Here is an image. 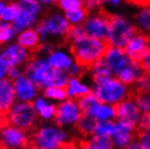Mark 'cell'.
Instances as JSON below:
<instances>
[{
    "instance_id": "obj_19",
    "label": "cell",
    "mask_w": 150,
    "mask_h": 149,
    "mask_svg": "<svg viewBox=\"0 0 150 149\" xmlns=\"http://www.w3.org/2000/svg\"><path fill=\"white\" fill-rule=\"evenodd\" d=\"M103 58L109 63V65L111 67L114 74L119 70H121L125 64L127 63L128 60H129V58L125 53L123 48L115 47V46H110V45H108V47L105 49Z\"/></svg>"
},
{
    "instance_id": "obj_43",
    "label": "cell",
    "mask_w": 150,
    "mask_h": 149,
    "mask_svg": "<svg viewBox=\"0 0 150 149\" xmlns=\"http://www.w3.org/2000/svg\"><path fill=\"white\" fill-rule=\"evenodd\" d=\"M22 74H24V71L21 67L14 65V67H9V69H8V77L12 81H14L15 78H18Z\"/></svg>"
},
{
    "instance_id": "obj_5",
    "label": "cell",
    "mask_w": 150,
    "mask_h": 149,
    "mask_svg": "<svg viewBox=\"0 0 150 149\" xmlns=\"http://www.w3.org/2000/svg\"><path fill=\"white\" fill-rule=\"evenodd\" d=\"M137 26L121 14L110 15V27L107 36V43L110 46L124 48L131 37L136 33Z\"/></svg>"
},
{
    "instance_id": "obj_45",
    "label": "cell",
    "mask_w": 150,
    "mask_h": 149,
    "mask_svg": "<svg viewBox=\"0 0 150 149\" xmlns=\"http://www.w3.org/2000/svg\"><path fill=\"white\" fill-rule=\"evenodd\" d=\"M100 6H101V4L99 0H84V8L88 12L96 11Z\"/></svg>"
},
{
    "instance_id": "obj_11",
    "label": "cell",
    "mask_w": 150,
    "mask_h": 149,
    "mask_svg": "<svg viewBox=\"0 0 150 149\" xmlns=\"http://www.w3.org/2000/svg\"><path fill=\"white\" fill-rule=\"evenodd\" d=\"M32 52L18 43H10L0 50V59L8 67H23L32 58Z\"/></svg>"
},
{
    "instance_id": "obj_49",
    "label": "cell",
    "mask_w": 150,
    "mask_h": 149,
    "mask_svg": "<svg viewBox=\"0 0 150 149\" xmlns=\"http://www.w3.org/2000/svg\"><path fill=\"white\" fill-rule=\"evenodd\" d=\"M42 6L46 7H50V6H54L57 4V0H38Z\"/></svg>"
},
{
    "instance_id": "obj_41",
    "label": "cell",
    "mask_w": 150,
    "mask_h": 149,
    "mask_svg": "<svg viewBox=\"0 0 150 149\" xmlns=\"http://www.w3.org/2000/svg\"><path fill=\"white\" fill-rule=\"evenodd\" d=\"M138 131H150V112L143 113L137 125Z\"/></svg>"
},
{
    "instance_id": "obj_21",
    "label": "cell",
    "mask_w": 150,
    "mask_h": 149,
    "mask_svg": "<svg viewBox=\"0 0 150 149\" xmlns=\"http://www.w3.org/2000/svg\"><path fill=\"white\" fill-rule=\"evenodd\" d=\"M15 40L21 46H23L24 48L30 50V52L37 51L38 47L41 44L40 36H39V34L35 27H28V28H25V30L19 32L16 34Z\"/></svg>"
},
{
    "instance_id": "obj_7",
    "label": "cell",
    "mask_w": 150,
    "mask_h": 149,
    "mask_svg": "<svg viewBox=\"0 0 150 149\" xmlns=\"http://www.w3.org/2000/svg\"><path fill=\"white\" fill-rule=\"evenodd\" d=\"M19 15L12 22L18 33L28 27H35L44 11V6L38 0H19Z\"/></svg>"
},
{
    "instance_id": "obj_37",
    "label": "cell",
    "mask_w": 150,
    "mask_h": 149,
    "mask_svg": "<svg viewBox=\"0 0 150 149\" xmlns=\"http://www.w3.org/2000/svg\"><path fill=\"white\" fill-rule=\"evenodd\" d=\"M135 101L142 113L150 112V96L148 93H140L135 95Z\"/></svg>"
},
{
    "instance_id": "obj_8",
    "label": "cell",
    "mask_w": 150,
    "mask_h": 149,
    "mask_svg": "<svg viewBox=\"0 0 150 149\" xmlns=\"http://www.w3.org/2000/svg\"><path fill=\"white\" fill-rule=\"evenodd\" d=\"M83 116L82 109L79 108L76 99L67 98L65 100L57 104L54 123L63 128L76 127Z\"/></svg>"
},
{
    "instance_id": "obj_1",
    "label": "cell",
    "mask_w": 150,
    "mask_h": 149,
    "mask_svg": "<svg viewBox=\"0 0 150 149\" xmlns=\"http://www.w3.org/2000/svg\"><path fill=\"white\" fill-rule=\"evenodd\" d=\"M91 93L99 101L114 106L132 95L129 87L115 75L93 77Z\"/></svg>"
},
{
    "instance_id": "obj_51",
    "label": "cell",
    "mask_w": 150,
    "mask_h": 149,
    "mask_svg": "<svg viewBox=\"0 0 150 149\" xmlns=\"http://www.w3.org/2000/svg\"><path fill=\"white\" fill-rule=\"evenodd\" d=\"M6 122V116H4V114H2L1 112H0V126L2 125V123H4Z\"/></svg>"
},
{
    "instance_id": "obj_3",
    "label": "cell",
    "mask_w": 150,
    "mask_h": 149,
    "mask_svg": "<svg viewBox=\"0 0 150 149\" xmlns=\"http://www.w3.org/2000/svg\"><path fill=\"white\" fill-rule=\"evenodd\" d=\"M70 143V134L65 128L54 124H47L35 131L30 144L36 149H59Z\"/></svg>"
},
{
    "instance_id": "obj_18",
    "label": "cell",
    "mask_w": 150,
    "mask_h": 149,
    "mask_svg": "<svg viewBox=\"0 0 150 149\" xmlns=\"http://www.w3.org/2000/svg\"><path fill=\"white\" fill-rule=\"evenodd\" d=\"M143 73L144 71L138 61L129 59L127 63L125 64L121 70L116 72L114 75L122 83H124L125 85H127L128 87H131V86L135 84L136 81L140 77V75L143 74Z\"/></svg>"
},
{
    "instance_id": "obj_31",
    "label": "cell",
    "mask_w": 150,
    "mask_h": 149,
    "mask_svg": "<svg viewBox=\"0 0 150 149\" xmlns=\"http://www.w3.org/2000/svg\"><path fill=\"white\" fill-rule=\"evenodd\" d=\"M64 15L68 20V22L70 23V25H83V23L88 15V11L83 7L76 9V10H73V11L65 12Z\"/></svg>"
},
{
    "instance_id": "obj_32",
    "label": "cell",
    "mask_w": 150,
    "mask_h": 149,
    "mask_svg": "<svg viewBox=\"0 0 150 149\" xmlns=\"http://www.w3.org/2000/svg\"><path fill=\"white\" fill-rule=\"evenodd\" d=\"M20 7H19V1H10L7 4V7L4 9V11L2 12V14L0 15L1 20L4 22L11 23L16 19V16L19 15Z\"/></svg>"
},
{
    "instance_id": "obj_17",
    "label": "cell",
    "mask_w": 150,
    "mask_h": 149,
    "mask_svg": "<svg viewBox=\"0 0 150 149\" xmlns=\"http://www.w3.org/2000/svg\"><path fill=\"white\" fill-rule=\"evenodd\" d=\"M15 101L16 95L13 81L9 77L0 79V112L6 116Z\"/></svg>"
},
{
    "instance_id": "obj_48",
    "label": "cell",
    "mask_w": 150,
    "mask_h": 149,
    "mask_svg": "<svg viewBox=\"0 0 150 149\" xmlns=\"http://www.w3.org/2000/svg\"><path fill=\"white\" fill-rule=\"evenodd\" d=\"M127 148H129V149H140V145H139L138 139L134 138V139H133V140L131 142V144L128 145Z\"/></svg>"
},
{
    "instance_id": "obj_46",
    "label": "cell",
    "mask_w": 150,
    "mask_h": 149,
    "mask_svg": "<svg viewBox=\"0 0 150 149\" xmlns=\"http://www.w3.org/2000/svg\"><path fill=\"white\" fill-rule=\"evenodd\" d=\"M8 69H9V67L0 59V79L8 77Z\"/></svg>"
},
{
    "instance_id": "obj_13",
    "label": "cell",
    "mask_w": 150,
    "mask_h": 149,
    "mask_svg": "<svg viewBox=\"0 0 150 149\" xmlns=\"http://www.w3.org/2000/svg\"><path fill=\"white\" fill-rule=\"evenodd\" d=\"M150 48V35L143 32H136L124 46V51L132 60L140 61L146 51Z\"/></svg>"
},
{
    "instance_id": "obj_50",
    "label": "cell",
    "mask_w": 150,
    "mask_h": 149,
    "mask_svg": "<svg viewBox=\"0 0 150 149\" xmlns=\"http://www.w3.org/2000/svg\"><path fill=\"white\" fill-rule=\"evenodd\" d=\"M7 0H0V15L2 14V12L4 11V9L7 7Z\"/></svg>"
},
{
    "instance_id": "obj_24",
    "label": "cell",
    "mask_w": 150,
    "mask_h": 149,
    "mask_svg": "<svg viewBox=\"0 0 150 149\" xmlns=\"http://www.w3.org/2000/svg\"><path fill=\"white\" fill-rule=\"evenodd\" d=\"M84 148L87 149H111L114 148L112 137L100 136L97 134H93L86 137V139L82 143Z\"/></svg>"
},
{
    "instance_id": "obj_34",
    "label": "cell",
    "mask_w": 150,
    "mask_h": 149,
    "mask_svg": "<svg viewBox=\"0 0 150 149\" xmlns=\"http://www.w3.org/2000/svg\"><path fill=\"white\" fill-rule=\"evenodd\" d=\"M87 36L86 31L83 25H71L68 31V34L65 36V39L69 43V45L74 44L76 41L81 40L82 38Z\"/></svg>"
},
{
    "instance_id": "obj_12",
    "label": "cell",
    "mask_w": 150,
    "mask_h": 149,
    "mask_svg": "<svg viewBox=\"0 0 150 149\" xmlns=\"http://www.w3.org/2000/svg\"><path fill=\"white\" fill-rule=\"evenodd\" d=\"M51 67L49 65L45 57L42 56L30 58L23 69L24 74L27 75L40 89L42 88L44 82L48 76Z\"/></svg>"
},
{
    "instance_id": "obj_30",
    "label": "cell",
    "mask_w": 150,
    "mask_h": 149,
    "mask_svg": "<svg viewBox=\"0 0 150 149\" xmlns=\"http://www.w3.org/2000/svg\"><path fill=\"white\" fill-rule=\"evenodd\" d=\"M18 32L14 30V27L11 23L2 22L0 23V46L8 45L16 38Z\"/></svg>"
},
{
    "instance_id": "obj_26",
    "label": "cell",
    "mask_w": 150,
    "mask_h": 149,
    "mask_svg": "<svg viewBox=\"0 0 150 149\" xmlns=\"http://www.w3.org/2000/svg\"><path fill=\"white\" fill-rule=\"evenodd\" d=\"M89 73L91 77H97V76H111L114 75L112 69L107 62V60L102 57L100 59H98L95 63H93L88 67Z\"/></svg>"
},
{
    "instance_id": "obj_38",
    "label": "cell",
    "mask_w": 150,
    "mask_h": 149,
    "mask_svg": "<svg viewBox=\"0 0 150 149\" xmlns=\"http://www.w3.org/2000/svg\"><path fill=\"white\" fill-rule=\"evenodd\" d=\"M96 101H98V99L96 98V96H95L93 93L87 94V95H85V96H83V97L77 99L79 106V108L82 109L83 113H86V112L88 111V109H89Z\"/></svg>"
},
{
    "instance_id": "obj_20",
    "label": "cell",
    "mask_w": 150,
    "mask_h": 149,
    "mask_svg": "<svg viewBox=\"0 0 150 149\" xmlns=\"http://www.w3.org/2000/svg\"><path fill=\"white\" fill-rule=\"evenodd\" d=\"M34 106V109L38 116V119L42 120L45 122L53 121L56 116L57 104H54L52 101L48 100L44 96H37L34 101L32 102Z\"/></svg>"
},
{
    "instance_id": "obj_2",
    "label": "cell",
    "mask_w": 150,
    "mask_h": 149,
    "mask_svg": "<svg viewBox=\"0 0 150 149\" xmlns=\"http://www.w3.org/2000/svg\"><path fill=\"white\" fill-rule=\"evenodd\" d=\"M107 47V40L98 39L88 35L82 38L81 40L70 45V49L75 61L86 69L95 63L98 59L103 57Z\"/></svg>"
},
{
    "instance_id": "obj_40",
    "label": "cell",
    "mask_w": 150,
    "mask_h": 149,
    "mask_svg": "<svg viewBox=\"0 0 150 149\" xmlns=\"http://www.w3.org/2000/svg\"><path fill=\"white\" fill-rule=\"evenodd\" d=\"M137 139L140 149H150V131H138Z\"/></svg>"
},
{
    "instance_id": "obj_23",
    "label": "cell",
    "mask_w": 150,
    "mask_h": 149,
    "mask_svg": "<svg viewBox=\"0 0 150 149\" xmlns=\"http://www.w3.org/2000/svg\"><path fill=\"white\" fill-rule=\"evenodd\" d=\"M87 114L93 116L96 121H108V120H115V106L114 104H105L101 101H96L86 112Z\"/></svg>"
},
{
    "instance_id": "obj_10",
    "label": "cell",
    "mask_w": 150,
    "mask_h": 149,
    "mask_svg": "<svg viewBox=\"0 0 150 149\" xmlns=\"http://www.w3.org/2000/svg\"><path fill=\"white\" fill-rule=\"evenodd\" d=\"M83 26L88 36L107 40V36L110 27V15L98 12L87 15Z\"/></svg>"
},
{
    "instance_id": "obj_22",
    "label": "cell",
    "mask_w": 150,
    "mask_h": 149,
    "mask_svg": "<svg viewBox=\"0 0 150 149\" xmlns=\"http://www.w3.org/2000/svg\"><path fill=\"white\" fill-rule=\"evenodd\" d=\"M68 98L79 99L87 94L91 93V85L84 81L82 76H71L65 86Z\"/></svg>"
},
{
    "instance_id": "obj_29",
    "label": "cell",
    "mask_w": 150,
    "mask_h": 149,
    "mask_svg": "<svg viewBox=\"0 0 150 149\" xmlns=\"http://www.w3.org/2000/svg\"><path fill=\"white\" fill-rule=\"evenodd\" d=\"M116 132L115 120H108V121H97L95 126L94 134L100 136H108L112 137Z\"/></svg>"
},
{
    "instance_id": "obj_42",
    "label": "cell",
    "mask_w": 150,
    "mask_h": 149,
    "mask_svg": "<svg viewBox=\"0 0 150 149\" xmlns=\"http://www.w3.org/2000/svg\"><path fill=\"white\" fill-rule=\"evenodd\" d=\"M85 69H86V67H83L82 64H79V62L74 61L73 64L69 67L68 71H69V73H70L71 76H82L83 73H84V71H85Z\"/></svg>"
},
{
    "instance_id": "obj_15",
    "label": "cell",
    "mask_w": 150,
    "mask_h": 149,
    "mask_svg": "<svg viewBox=\"0 0 150 149\" xmlns=\"http://www.w3.org/2000/svg\"><path fill=\"white\" fill-rule=\"evenodd\" d=\"M115 120H126L135 125H138L139 120L143 116V113L136 104L135 98L131 96L115 104Z\"/></svg>"
},
{
    "instance_id": "obj_27",
    "label": "cell",
    "mask_w": 150,
    "mask_h": 149,
    "mask_svg": "<svg viewBox=\"0 0 150 149\" xmlns=\"http://www.w3.org/2000/svg\"><path fill=\"white\" fill-rule=\"evenodd\" d=\"M42 96L48 100L59 104L61 101L65 100L68 98V94L65 87L62 86H49L42 88Z\"/></svg>"
},
{
    "instance_id": "obj_28",
    "label": "cell",
    "mask_w": 150,
    "mask_h": 149,
    "mask_svg": "<svg viewBox=\"0 0 150 149\" xmlns=\"http://www.w3.org/2000/svg\"><path fill=\"white\" fill-rule=\"evenodd\" d=\"M96 122L97 121L93 116H90L87 113H83L82 118H81V120H79L77 125H76L79 133L85 138L93 135L95 131V126H96Z\"/></svg>"
},
{
    "instance_id": "obj_16",
    "label": "cell",
    "mask_w": 150,
    "mask_h": 149,
    "mask_svg": "<svg viewBox=\"0 0 150 149\" xmlns=\"http://www.w3.org/2000/svg\"><path fill=\"white\" fill-rule=\"evenodd\" d=\"M45 58L50 67L60 70H69L75 61L71 50L63 48H53Z\"/></svg>"
},
{
    "instance_id": "obj_36",
    "label": "cell",
    "mask_w": 150,
    "mask_h": 149,
    "mask_svg": "<svg viewBox=\"0 0 150 149\" xmlns=\"http://www.w3.org/2000/svg\"><path fill=\"white\" fill-rule=\"evenodd\" d=\"M133 87H134L136 94L148 93L150 90V73L144 72L143 74L140 75V77L136 81L135 84L133 85Z\"/></svg>"
},
{
    "instance_id": "obj_35",
    "label": "cell",
    "mask_w": 150,
    "mask_h": 149,
    "mask_svg": "<svg viewBox=\"0 0 150 149\" xmlns=\"http://www.w3.org/2000/svg\"><path fill=\"white\" fill-rule=\"evenodd\" d=\"M57 7L65 13L84 7V0H57Z\"/></svg>"
},
{
    "instance_id": "obj_25",
    "label": "cell",
    "mask_w": 150,
    "mask_h": 149,
    "mask_svg": "<svg viewBox=\"0 0 150 149\" xmlns=\"http://www.w3.org/2000/svg\"><path fill=\"white\" fill-rule=\"evenodd\" d=\"M136 26L140 32L150 35V2L142 6L135 16Z\"/></svg>"
},
{
    "instance_id": "obj_33",
    "label": "cell",
    "mask_w": 150,
    "mask_h": 149,
    "mask_svg": "<svg viewBox=\"0 0 150 149\" xmlns=\"http://www.w3.org/2000/svg\"><path fill=\"white\" fill-rule=\"evenodd\" d=\"M135 138V133H121L115 132V134L112 136L114 148H127L131 142Z\"/></svg>"
},
{
    "instance_id": "obj_4",
    "label": "cell",
    "mask_w": 150,
    "mask_h": 149,
    "mask_svg": "<svg viewBox=\"0 0 150 149\" xmlns=\"http://www.w3.org/2000/svg\"><path fill=\"white\" fill-rule=\"evenodd\" d=\"M70 26L64 13L52 12L39 20L35 28L40 36L41 43H47L65 38Z\"/></svg>"
},
{
    "instance_id": "obj_44",
    "label": "cell",
    "mask_w": 150,
    "mask_h": 149,
    "mask_svg": "<svg viewBox=\"0 0 150 149\" xmlns=\"http://www.w3.org/2000/svg\"><path fill=\"white\" fill-rule=\"evenodd\" d=\"M140 67L143 69L144 72L146 73H150V48L146 51V53L143 56V58L139 61Z\"/></svg>"
},
{
    "instance_id": "obj_14",
    "label": "cell",
    "mask_w": 150,
    "mask_h": 149,
    "mask_svg": "<svg viewBox=\"0 0 150 149\" xmlns=\"http://www.w3.org/2000/svg\"><path fill=\"white\" fill-rule=\"evenodd\" d=\"M16 100L33 102L39 94V87L27 75L22 74L13 81Z\"/></svg>"
},
{
    "instance_id": "obj_47",
    "label": "cell",
    "mask_w": 150,
    "mask_h": 149,
    "mask_svg": "<svg viewBox=\"0 0 150 149\" xmlns=\"http://www.w3.org/2000/svg\"><path fill=\"white\" fill-rule=\"evenodd\" d=\"M100 1V4H101V6H103V4H109V6H111V7H119L121 4V2L123 1V0H99Z\"/></svg>"
},
{
    "instance_id": "obj_52",
    "label": "cell",
    "mask_w": 150,
    "mask_h": 149,
    "mask_svg": "<svg viewBox=\"0 0 150 149\" xmlns=\"http://www.w3.org/2000/svg\"><path fill=\"white\" fill-rule=\"evenodd\" d=\"M148 95H149V96H150V90H149V92H148Z\"/></svg>"
},
{
    "instance_id": "obj_39",
    "label": "cell",
    "mask_w": 150,
    "mask_h": 149,
    "mask_svg": "<svg viewBox=\"0 0 150 149\" xmlns=\"http://www.w3.org/2000/svg\"><path fill=\"white\" fill-rule=\"evenodd\" d=\"M116 132L121 133H135L137 130V125L126 120H115Z\"/></svg>"
},
{
    "instance_id": "obj_9",
    "label": "cell",
    "mask_w": 150,
    "mask_h": 149,
    "mask_svg": "<svg viewBox=\"0 0 150 149\" xmlns=\"http://www.w3.org/2000/svg\"><path fill=\"white\" fill-rule=\"evenodd\" d=\"M30 138L27 131L20 128L9 122L0 126V146L8 149H21L28 147Z\"/></svg>"
},
{
    "instance_id": "obj_6",
    "label": "cell",
    "mask_w": 150,
    "mask_h": 149,
    "mask_svg": "<svg viewBox=\"0 0 150 149\" xmlns=\"http://www.w3.org/2000/svg\"><path fill=\"white\" fill-rule=\"evenodd\" d=\"M6 121L25 131H30L37 124L38 116L32 102L16 100L6 114Z\"/></svg>"
}]
</instances>
